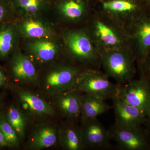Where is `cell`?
<instances>
[{"mask_svg":"<svg viewBox=\"0 0 150 150\" xmlns=\"http://www.w3.org/2000/svg\"><path fill=\"white\" fill-rule=\"evenodd\" d=\"M119 87L117 84L110 82L105 73L97 70H85L79 76L75 88L106 100L117 96Z\"/></svg>","mask_w":150,"mask_h":150,"instance_id":"cell-1","label":"cell"},{"mask_svg":"<svg viewBox=\"0 0 150 150\" xmlns=\"http://www.w3.org/2000/svg\"><path fill=\"white\" fill-rule=\"evenodd\" d=\"M100 62L105 74L122 86L134 79L135 70L130 54L120 50L108 51L100 56Z\"/></svg>","mask_w":150,"mask_h":150,"instance_id":"cell-2","label":"cell"},{"mask_svg":"<svg viewBox=\"0 0 150 150\" xmlns=\"http://www.w3.org/2000/svg\"><path fill=\"white\" fill-rule=\"evenodd\" d=\"M108 130L110 139L116 143L119 149L150 150V140L142 126L126 128L113 124Z\"/></svg>","mask_w":150,"mask_h":150,"instance_id":"cell-3","label":"cell"},{"mask_svg":"<svg viewBox=\"0 0 150 150\" xmlns=\"http://www.w3.org/2000/svg\"><path fill=\"white\" fill-rule=\"evenodd\" d=\"M118 96L142 110L146 117L150 105V83L147 81L140 78L120 86Z\"/></svg>","mask_w":150,"mask_h":150,"instance_id":"cell-4","label":"cell"},{"mask_svg":"<svg viewBox=\"0 0 150 150\" xmlns=\"http://www.w3.org/2000/svg\"><path fill=\"white\" fill-rule=\"evenodd\" d=\"M80 128L84 149H110L112 148L108 130L97 118L81 121Z\"/></svg>","mask_w":150,"mask_h":150,"instance_id":"cell-5","label":"cell"},{"mask_svg":"<svg viewBox=\"0 0 150 150\" xmlns=\"http://www.w3.org/2000/svg\"><path fill=\"white\" fill-rule=\"evenodd\" d=\"M83 71L69 65L59 67L48 73L44 85L48 91L58 94L75 88L78 77Z\"/></svg>","mask_w":150,"mask_h":150,"instance_id":"cell-6","label":"cell"},{"mask_svg":"<svg viewBox=\"0 0 150 150\" xmlns=\"http://www.w3.org/2000/svg\"><path fill=\"white\" fill-rule=\"evenodd\" d=\"M67 43L72 56L76 60L93 68H98L101 64L100 58L96 54L90 40L85 34L80 32L70 33L67 38Z\"/></svg>","mask_w":150,"mask_h":150,"instance_id":"cell-7","label":"cell"},{"mask_svg":"<svg viewBox=\"0 0 150 150\" xmlns=\"http://www.w3.org/2000/svg\"><path fill=\"white\" fill-rule=\"evenodd\" d=\"M115 126L132 128L141 127L146 122V117L142 110L117 96L112 98Z\"/></svg>","mask_w":150,"mask_h":150,"instance_id":"cell-8","label":"cell"},{"mask_svg":"<svg viewBox=\"0 0 150 150\" xmlns=\"http://www.w3.org/2000/svg\"><path fill=\"white\" fill-rule=\"evenodd\" d=\"M83 93L76 88L59 93L57 105L63 115L70 121L81 118V96Z\"/></svg>","mask_w":150,"mask_h":150,"instance_id":"cell-9","label":"cell"},{"mask_svg":"<svg viewBox=\"0 0 150 150\" xmlns=\"http://www.w3.org/2000/svg\"><path fill=\"white\" fill-rule=\"evenodd\" d=\"M10 65L12 74L16 79L23 82H32L36 79L35 67L25 55L20 52H14Z\"/></svg>","mask_w":150,"mask_h":150,"instance_id":"cell-10","label":"cell"},{"mask_svg":"<svg viewBox=\"0 0 150 150\" xmlns=\"http://www.w3.org/2000/svg\"><path fill=\"white\" fill-rule=\"evenodd\" d=\"M110 106L105 100L83 93L81 96V121L97 118L109 111Z\"/></svg>","mask_w":150,"mask_h":150,"instance_id":"cell-11","label":"cell"},{"mask_svg":"<svg viewBox=\"0 0 150 150\" xmlns=\"http://www.w3.org/2000/svg\"><path fill=\"white\" fill-rule=\"evenodd\" d=\"M18 33L16 25L10 21L0 24V59H6L13 53Z\"/></svg>","mask_w":150,"mask_h":150,"instance_id":"cell-12","label":"cell"},{"mask_svg":"<svg viewBox=\"0 0 150 150\" xmlns=\"http://www.w3.org/2000/svg\"><path fill=\"white\" fill-rule=\"evenodd\" d=\"M30 49L35 59L42 62L52 61L58 53L57 46L53 41L46 39H40L31 43Z\"/></svg>","mask_w":150,"mask_h":150,"instance_id":"cell-13","label":"cell"},{"mask_svg":"<svg viewBox=\"0 0 150 150\" xmlns=\"http://www.w3.org/2000/svg\"><path fill=\"white\" fill-rule=\"evenodd\" d=\"M63 146L69 150H81L84 149L83 144L81 129L74 126V122L67 123L61 134Z\"/></svg>","mask_w":150,"mask_h":150,"instance_id":"cell-14","label":"cell"},{"mask_svg":"<svg viewBox=\"0 0 150 150\" xmlns=\"http://www.w3.org/2000/svg\"><path fill=\"white\" fill-rule=\"evenodd\" d=\"M17 27L19 33L30 38L41 39L48 37L51 34V30L46 25L35 20H28Z\"/></svg>","mask_w":150,"mask_h":150,"instance_id":"cell-15","label":"cell"},{"mask_svg":"<svg viewBox=\"0 0 150 150\" xmlns=\"http://www.w3.org/2000/svg\"><path fill=\"white\" fill-rule=\"evenodd\" d=\"M19 96L21 101L27 104L30 110L35 113L44 115L54 113V110L50 105L30 92H20Z\"/></svg>","mask_w":150,"mask_h":150,"instance_id":"cell-16","label":"cell"},{"mask_svg":"<svg viewBox=\"0 0 150 150\" xmlns=\"http://www.w3.org/2000/svg\"><path fill=\"white\" fill-rule=\"evenodd\" d=\"M52 4L70 19L79 18L84 12V5L81 0H52Z\"/></svg>","mask_w":150,"mask_h":150,"instance_id":"cell-17","label":"cell"},{"mask_svg":"<svg viewBox=\"0 0 150 150\" xmlns=\"http://www.w3.org/2000/svg\"><path fill=\"white\" fill-rule=\"evenodd\" d=\"M14 12L38 13L52 5V0H9Z\"/></svg>","mask_w":150,"mask_h":150,"instance_id":"cell-18","label":"cell"},{"mask_svg":"<svg viewBox=\"0 0 150 150\" xmlns=\"http://www.w3.org/2000/svg\"><path fill=\"white\" fill-rule=\"evenodd\" d=\"M57 139L56 131L50 127H43L36 131L30 145L33 149H43L52 146Z\"/></svg>","mask_w":150,"mask_h":150,"instance_id":"cell-19","label":"cell"},{"mask_svg":"<svg viewBox=\"0 0 150 150\" xmlns=\"http://www.w3.org/2000/svg\"><path fill=\"white\" fill-rule=\"evenodd\" d=\"M6 117L18 135L19 137H23L24 135L25 123L20 111L16 108L11 105L7 110Z\"/></svg>","mask_w":150,"mask_h":150,"instance_id":"cell-20","label":"cell"},{"mask_svg":"<svg viewBox=\"0 0 150 150\" xmlns=\"http://www.w3.org/2000/svg\"><path fill=\"white\" fill-rule=\"evenodd\" d=\"M96 28L98 34L103 42L108 46L118 45L119 40L115 33L106 25L100 21L96 23Z\"/></svg>","mask_w":150,"mask_h":150,"instance_id":"cell-21","label":"cell"},{"mask_svg":"<svg viewBox=\"0 0 150 150\" xmlns=\"http://www.w3.org/2000/svg\"><path fill=\"white\" fill-rule=\"evenodd\" d=\"M0 131L11 146L17 145L18 134L3 114L0 115Z\"/></svg>","mask_w":150,"mask_h":150,"instance_id":"cell-22","label":"cell"},{"mask_svg":"<svg viewBox=\"0 0 150 150\" xmlns=\"http://www.w3.org/2000/svg\"><path fill=\"white\" fill-rule=\"evenodd\" d=\"M138 39L142 47L143 62L146 60L145 53L150 48V21L145 22L141 25L138 30Z\"/></svg>","mask_w":150,"mask_h":150,"instance_id":"cell-23","label":"cell"},{"mask_svg":"<svg viewBox=\"0 0 150 150\" xmlns=\"http://www.w3.org/2000/svg\"><path fill=\"white\" fill-rule=\"evenodd\" d=\"M103 7L108 10L121 12L134 10L136 6L128 1L114 0L103 3Z\"/></svg>","mask_w":150,"mask_h":150,"instance_id":"cell-24","label":"cell"},{"mask_svg":"<svg viewBox=\"0 0 150 150\" xmlns=\"http://www.w3.org/2000/svg\"><path fill=\"white\" fill-rule=\"evenodd\" d=\"M14 13L9 0H0V24L9 21Z\"/></svg>","mask_w":150,"mask_h":150,"instance_id":"cell-25","label":"cell"},{"mask_svg":"<svg viewBox=\"0 0 150 150\" xmlns=\"http://www.w3.org/2000/svg\"><path fill=\"white\" fill-rule=\"evenodd\" d=\"M145 63H146V64H145L146 67V69L141 78L147 81L150 83V61L146 62Z\"/></svg>","mask_w":150,"mask_h":150,"instance_id":"cell-26","label":"cell"},{"mask_svg":"<svg viewBox=\"0 0 150 150\" xmlns=\"http://www.w3.org/2000/svg\"><path fill=\"white\" fill-rule=\"evenodd\" d=\"M10 146V145L7 142L2 133L0 131V147Z\"/></svg>","mask_w":150,"mask_h":150,"instance_id":"cell-27","label":"cell"},{"mask_svg":"<svg viewBox=\"0 0 150 150\" xmlns=\"http://www.w3.org/2000/svg\"><path fill=\"white\" fill-rule=\"evenodd\" d=\"M6 78L5 75L2 70L0 69V86L4 84L6 81Z\"/></svg>","mask_w":150,"mask_h":150,"instance_id":"cell-28","label":"cell"},{"mask_svg":"<svg viewBox=\"0 0 150 150\" xmlns=\"http://www.w3.org/2000/svg\"><path fill=\"white\" fill-rule=\"evenodd\" d=\"M145 125H146L145 130L150 140V122H146Z\"/></svg>","mask_w":150,"mask_h":150,"instance_id":"cell-29","label":"cell"},{"mask_svg":"<svg viewBox=\"0 0 150 150\" xmlns=\"http://www.w3.org/2000/svg\"><path fill=\"white\" fill-rule=\"evenodd\" d=\"M150 122V105L146 115V122Z\"/></svg>","mask_w":150,"mask_h":150,"instance_id":"cell-30","label":"cell"},{"mask_svg":"<svg viewBox=\"0 0 150 150\" xmlns=\"http://www.w3.org/2000/svg\"></svg>","mask_w":150,"mask_h":150,"instance_id":"cell-31","label":"cell"}]
</instances>
